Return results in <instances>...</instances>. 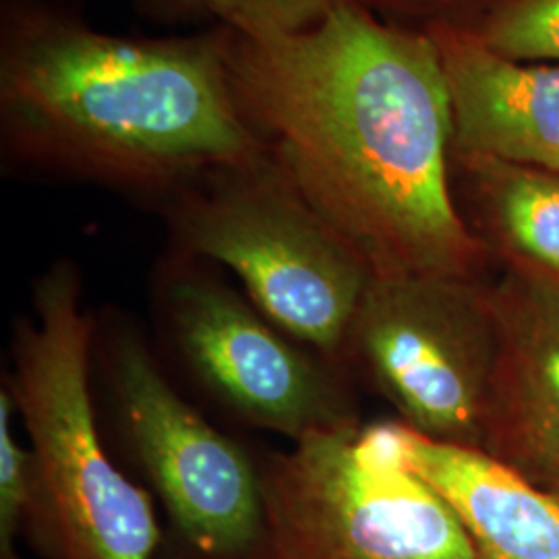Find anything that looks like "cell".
<instances>
[{
  "label": "cell",
  "mask_w": 559,
  "mask_h": 559,
  "mask_svg": "<svg viewBox=\"0 0 559 559\" xmlns=\"http://www.w3.org/2000/svg\"><path fill=\"white\" fill-rule=\"evenodd\" d=\"M226 27L245 119L373 272L473 276L480 245L450 189L452 102L433 34L359 0L295 34Z\"/></svg>",
  "instance_id": "obj_1"
},
{
  "label": "cell",
  "mask_w": 559,
  "mask_h": 559,
  "mask_svg": "<svg viewBox=\"0 0 559 559\" xmlns=\"http://www.w3.org/2000/svg\"><path fill=\"white\" fill-rule=\"evenodd\" d=\"M452 102V156L559 170V64L508 59L464 27L429 29Z\"/></svg>",
  "instance_id": "obj_9"
},
{
  "label": "cell",
  "mask_w": 559,
  "mask_h": 559,
  "mask_svg": "<svg viewBox=\"0 0 559 559\" xmlns=\"http://www.w3.org/2000/svg\"><path fill=\"white\" fill-rule=\"evenodd\" d=\"M180 255L164 288L166 313L182 359L212 396L249 425L293 441L359 425L336 362Z\"/></svg>",
  "instance_id": "obj_7"
},
{
  "label": "cell",
  "mask_w": 559,
  "mask_h": 559,
  "mask_svg": "<svg viewBox=\"0 0 559 559\" xmlns=\"http://www.w3.org/2000/svg\"><path fill=\"white\" fill-rule=\"evenodd\" d=\"M493 297L501 367L493 431L508 429L543 480L559 475V282L519 272Z\"/></svg>",
  "instance_id": "obj_11"
},
{
  "label": "cell",
  "mask_w": 559,
  "mask_h": 559,
  "mask_svg": "<svg viewBox=\"0 0 559 559\" xmlns=\"http://www.w3.org/2000/svg\"><path fill=\"white\" fill-rule=\"evenodd\" d=\"M112 388L129 443L180 539L205 559L260 558V464L180 396L135 338L117 344Z\"/></svg>",
  "instance_id": "obj_8"
},
{
  "label": "cell",
  "mask_w": 559,
  "mask_h": 559,
  "mask_svg": "<svg viewBox=\"0 0 559 559\" xmlns=\"http://www.w3.org/2000/svg\"><path fill=\"white\" fill-rule=\"evenodd\" d=\"M344 359L359 365L411 431L485 450L498 406L501 328L493 297L471 276L376 274Z\"/></svg>",
  "instance_id": "obj_6"
},
{
  "label": "cell",
  "mask_w": 559,
  "mask_h": 559,
  "mask_svg": "<svg viewBox=\"0 0 559 559\" xmlns=\"http://www.w3.org/2000/svg\"><path fill=\"white\" fill-rule=\"evenodd\" d=\"M180 253L214 261L282 332L338 365L373 267L267 152L164 201Z\"/></svg>",
  "instance_id": "obj_4"
},
{
  "label": "cell",
  "mask_w": 559,
  "mask_h": 559,
  "mask_svg": "<svg viewBox=\"0 0 559 559\" xmlns=\"http://www.w3.org/2000/svg\"><path fill=\"white\" fill-rule=\"evenodd\" d=\"M138 9L154 20L168 23L187 21H218L222 25L235 23L230 0H133Z\"/></svg>",
  "instance_id": "obj_17"
},
{
  "label": "cell",
  "mask_w": 559,
  "mask_h": 559,
  "mask_svg": "<svg viewBox=\"0 0 559 559\" xmlns=\"http://www.w3.org/2000/svg\"><path fill=\"white\" fill-rule=\"evenodd\" d=\"M340 0H230L242 32L295 34L318 25Z\"/></svg>",
  "instance_id": "obj_15"
},
{
  "label": "cell",
  "mask_w": 559,
  "mask_h": 559,
  "mask_svg": "<svg viewBox=\"0 0 559 559\" xmlns=\"http://www.w3.org/2000/svg\"><path fill=\"white\" fill-rule=\"evenodd\" d=\"M400 454L456 512L475 559H559V500L480 448L429 440L392 423Z\"/></svg>",
  "instance_id": "obj_10"
},
{
  "label": "cell",
  "mask_w": 559,
  "mask_h": 559,
  "mask_svg": "<svg viewBox=\"0 0 559 559\" xmlns=\"http://www.w3.org/2000/svg\"><path fill=\"white\" fill-rule=\"evenodd\" d=\"M260 471L258 559H475L452 506L402 459L392 423L309 436Z\"/></svg>",
  "instance_id": "obj_5"
},
{
  "label": "cell",
  "mask_w": 559,
  "mask_h": 559,
  "mask_svg": "<svg viewBox=\"0 0 559 559\" xmlns=\"http://www.w3.org/2000/svg\"><path fill=\"white\" fill-rule=\"evenodd\" d=\"M228 27L122 38L59 0H4L0 141L27 168L168 201L203 175L270 152L247 122Z\"/></svg>",
  "instance_id": "obj_2"
},
{
  "label": "cell",
  "mask_w": 559,
  "mask_h": 559,
  "mask_svg": "<svg viewBox=\"0 0 559 559\" xmlns=\"http://www.w3.org/2000/svg\"><path fill=\"white\" fill-rule=\"evenodd\" d=\"M545 487H547L549 491H554L556 498L559 500V475L558 477H554V479L545 480Z\"/></svg>",
  "instance_id": "obj_18"
},
{
  "label": "cell",
  "mask_w": 559,
  "mask_h": 559,
  "mask_svg": "<svg viewBox=\"0 0 559 559\" xmlns=\"http://www.w3.org/2000/svg\"><path fill=\"white\" fill-rule=\"evenodd\" d=\"M468 29L501 57L559 64V0H500Z\"/></svg>",
  "instance_id": "obj_13"
},
{
  "label": "cell",
  "mask_w": 559,
  "mask_h": 559,
  "mask_svg": "<svg viewBox=\"0 0 559 559\" xmlns=\"http://www.w3.org/2000/svg\"><path fill=\"white\" fill-rule=\"evenodd\" d=\"M90 350L80 274L60 261L34 288V316L15 330L13 373L4 381L36 471L25 531L50 559H154L160 528L152 498L102 443Z\"/></svg>",
  "instance_id": "obj_3"
},
{
  "label": "cell",
  "mask_w": 559,
  "mask_h": 559,
  "mask_svg": "<svg viewBox=\"0 0 559 559\" xmlns=\"http://www.w3.org/2000/svg\"><path fill=\"white\" fill-rule=\"evenodd\" d=\"M15 400L9 388L0 390V559H21L17 537L27 528L36 498V471L29 448H23L13 423Z\"/></svg>",
  "instance_id": "obj_14"
},
{
  "label": "cell",
  "mask_w": 559,
  "mask_h": 559,
  "mask_svg": "<svg viewBox=\"0 0 559 559\" xmlns=\"http://www.w3.org/2000/svg\"><path fill=\"white\" fill-rule=\"evenodd\" d=\"M369 9L388 11L396 15H406L411 20L427 23V29L433 27H468V20L489 11L500 0H359Z\"/></svg>",
  "instance_id": "obj_16"
},
{
  "label": "cell",
  "mask_w": 559,
  "mask_h": 559,
  "mask_svg": "<svg viewBox=\"0 0 559 559\" xmlns=\"http://www.w3.org/2000/svg\"><path fill=\"white\" fill-rule=\"evenodd\" d=\"M462 164L477 180L491 235L520 272L559 282V170L491 160Z\"/></svg>",
  "instance_id": "obj_12"
}]
</instances>
